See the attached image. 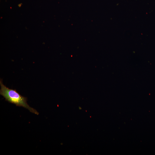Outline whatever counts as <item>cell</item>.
<instances>
[{"label":"cell","mask_w":155,"mask_h":155,"mask_svg":"<svg viewBox=\"0 0 155 155\" xmlns=\"http://www.w3.org/2000/svg\"><path fill=\"white\" fill-rule=\"evenodd\" d=\"M0 94L6 101L14 104L17 106H22L28 109L30 112L37 115L39 113L36 110L30 107L28 104L27 98L21 95L16 90L10 89L4 85L2 79L0 80Z\"/></svg>","instance_id":"6da1fadb"}]
</instances>
